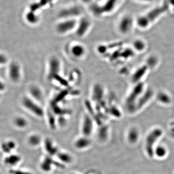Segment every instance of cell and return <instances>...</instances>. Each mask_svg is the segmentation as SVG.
I'll return each mask as SVG.
<instances>
[{"instance_id": "1", "label": "cell", "mask_w": 174, "mask_h": 174, "mask_svg": "<svg viewBox=\"0 0 174 174\" xmlns=\"http://www.w3.org/2000/svg\"><path fill=\"white\" fill-rule=\"evenodd\" d=\"M164 131L162 128L155 127L149 130L145 139L144 151L149 158H153L154 149L163 137Z\"/></svg>"}, {"instance_id": "2", "label": "cell", "mask_w": 174, "mask_h": 174, "mask_svg": "<svg viewBox=\"0 0 174 174\" xmlns=\"http://www.w3.org/2000/svg\"><path fill=\"white\" fill-rule=\"evenodd\" d=\"M22 104L28 110L37 117L43 116L44 111L40 104L33 99L30 96H25L23 98Z\"/></svg>"}, {"instance_id": "3", "label": "cell", "mask_w": 174, "mask_h": 174, "mask_svg": "<svg viewBox=\"0 0 174 174\" xmlns=\"http://www.w3.org/2000/svg\"><path fill=\"white\" fill-rule=\"evenodd\" d=\"M78 22L74 19H66L57 24L56 26V32L63 35L76 30Z\"/></svg>"}, {"instance_id": "4", "label": "cell", "mask_w": 174, "mask_h": 174, "mask_svg": "<svg viewBox=\"0 0 174 174\" xmlns=\"http://www.w3.org/2000/svg\"><path fill=\"white\" fill-rule=\"evenodd\" d=\"M141 138V132L139 128L132 126L130 128L126 134V140L130 146L137 144Z\"/></svg>"}, {"instance_id": "5", "label": "cell", "mask_w": 174, "mask_h": 174, "mask_svg": "<svg viewBox=\"0 0 174 174\" xmlns=\"http://www.w3.org/2000/svg\"><path fill=\"white\" fill-rule=\"evenodd\" d=\"M86 48L83 45L78 43L72 44L69 47V52L73 57L76 59H81L86 54Z\"/></svg>"}, {"instance_id": "6", "label": "cell", "mask_w": 174, "mask_h": 174, "mask_svg": "<svg viewBox=\"0 0 174 174\" xmlns=\"http://www.w3.org/2000/svg\"><path fill=\"white\" fill-rule=\"evenodd\" d=\"M61 62L57 58L53 57L50 59L48 62V77L50 78H53L59 73L61 70Z\"/></svg>"}, {"instance_id": "7", "label": "cell", "mask_w": 174, "mask_h": 174, "mask_svg": "<svg viewBox=\"0 0 174 174\" xmlns=\"http://www.w3.org/2000/svg\"><path fill=\"white\" fill-rule=\"evenodd\" d=\"M9 76L10 78L14 82L20 80L21 76V69L17 62H13L10 64L9 67Z\"/></svg>"}, {"instance_id": "8", "label": "cell", "mask_w": 174, "mask_h": 174, "mask_svg": "<svg viewBox=\"0 0 174 174\" xmlns=\"http://www.w3.org/2000/svg\"><path fill=\"white\" fill-rule=\"evenodd\" d=\"M90 27V22L87 19H82L78 23L76 29V35L79 37H83L88 33Z\"/></svg>"}, {"instance_id": "9", "label": "cell", "mask_w": 174, "mask_h": 174, "mask_svg": "<svg viewBox=\"0 0 174 174\" xmlns=\"http://www.w3.org/2000/svg\"><path fill=\"white\" fill-rule=\"evenodd\" d=\"M30 97L40 104L43 101V93L42 89L38 85H32L29 89Z\"/></svg>"}, {"instance_id": "10", "label": "cell", "mask_w": 174, "mask_h": 174, "mask_svg": "<svg viewBox=\"0 0 174 174\" xmlns=\"http://www.w3.org/2000/svg\"><path fill=\"white\" fill-rule=\"evenodd\" d=\"M168 154V149L165 145L159 144L154 149L153 155L154 157L159 160L166 158Z\"/></svg>"}, {"instance_id": "11", "label": "cell", "mask_w": 174, "mask_h": 174, "mask_svg": "<svg viewBox=\"0 0 174 174\" xmlns=\"http://www.w3.org/2000/svg\"><path fill=\"white\" fill-rule=\"evenodd\" d=\"M93 129V120L89 115H86L83 122L82 132L86 137L90 135Z\"/></svg>"}, {"instance_id": "12", "label": "cell", "mask_w": 174, "mask_h": 174, "mask_svg": "<svg viewBox=\"0 0 174 174\" xmlns=\"http://www.w3.org/2000/svg\"><path fill=\"white\" fill-rule=\"evenodd\" d=\"M20 161V157L17 155H11L5 158V163L9 165H14L17 164Z\"/></svg>"}, {"instance_id": "13", "label": "cell", "mask_w": 174, "mask_h": 174, "mask_svg": "<svg viewBox=\"0 0 174 174\" xmlns=\"http://www.w3.org/2000/svg\"><path fill=\"white\" fill-rule=\"evenodd\" d=\"M16 147V144L12 141L5 142L2 145V149L3 152L10 153Z\"/></svg>"}, {"instance_id": "14", "label": "cell", "mask_w": 174, "mask_h": 174, "mask_svg": "<svg viewBox=\"0 0 174 174\" xmlns=\"http://www.w3.org/2000/svg\"><path fill=\"white\" fill-rule=\"evenodd\" d=\"M90 144V140L86 137L78 139L76 142V146L78 149H83L88 146Z\"/></svg>"}, {"instance_id": "15", "label": "cell", "mask_w": 174, "mask_h": 174, "mask_svg": "<svg viewBox=\"0 0 174 174\" xmlns=\"http://www.w3.org/2000/svg\"><path fill=\"white\" fill-rule=\"evenodd\" d=\"M134 47L137 51H143L145 48V44L143 41L135 40L134 42Z\"/></svg>"}, {"instance_id": "16", "label": "cell", "mask_w": 174, "mask_h": 174, "mask_svg": "<svg viewBox=\"0 0 174 174\" xmlns=\"http://www.w3.org/2000/svg\"><path fill=\"white\" fill-rule=\"evenodd\" d=\"M45 148L47 151H48L50 154H53L56 152V148L53 147L52 142L49 140H47L45 142Z\"/></svg>"}, {"instance_id": "17", "label": "cell", "mask_w": 174, "mask_h": 174, "mask_svg": "<svg viewBox=\"0 0 174 174\" xmlns=\"http://www.w3.org/2000/svg\"><path fill=\"white\" fill-rule=\"evenodd\" d=\"M15 123L16 125L18 126L19 127L23 128L26 126L27 122L26 120L23 118L17 117L15 120Z\"/></svg>"}, {"instance_id": "18", "label": "cell", "mask_w": 174, "mask_h": 174, "mask_svg": "<svg viewBox=\"0 0 174 174\" xmlns=\"http://www.w3.org/2000/svg\"><path fill=\"white\" fill-rule=\"evenodd\" d=\"M26 19L31 24L35 23L38 21L37 17L35 15L34 16V14H33L31 11H30V12L27 15Z\"/></svg>"}, {"instance_id": "19", "label": "cell", "mask_w": 174, "mask_h": 174, "mask_svg": "<svg viewBox=\"0 0 174 174\" xmlns=\"http://www.w3.org/2000/svg\"><path fill=\"white\" fill-rule=\"evenodd\" d=\"M59 158L62 162H65L66 163H69L71 161V158L70 156L66 153H60L59 155Z\"/></svg>"}, {"instance_id": "20", "label": "cell", "mask_w": 174, "mask_h": 174, "mask_svg": "<svg viewBox=\"0 0 174 174\" xmlns=\"http://www.w3.org/2000/svg\"><path fill=\"white\" fill-rule=\"evenodd\" d=\"M39 142H40V139L37 136H35V135L32 136V137H31L29 139V143L33 146L34 145L35 146V145L38 144Z\"/></svg>"}, {"instance_id": "21", "label": "cell", "mask_w": 174, "mask_h": 174, "mask_svg": "<svg viewBox=\"0 0 174 174\" xmlns=\"http://www.w3.org/2000/svg\"><path fill=\"white\" fill-rule=\"evenodd\" d=\"M7 59L6 56L2 54H0V65L4 64L7 62Z\"/></svg>"}, {"instance_id": "22", "label": "cell", "mask_w": 174, "mask_h": 174, "mask_svg": "<svg viewBox=\"0 0 174 174\" xmlns=\"http://www.w3.org/2000/svg\"><path fill=\"white\" fill-rule=\"evenodd\" d=\"M10 172L11 174H31L29 173L20 171V170H11Z\"/></svg>"}, {"instance_id": "23", "label": "cell", "mask_w": 174, "mask_h": 174, "mask_svg": "<svg viewBox=\"0 0 174 174\" xmlns=\"http://www.w3.org/2000/svg\"><path fill=\"white\" fill-rule=\"evenodd\" d=\"M170 137L174 139V126H172L169 130Z\"/></svg>"}, {"instance_id": "24", "label": "cell", "mask_w": 174, "mask_h": 174, "mask_svg": "<svg viewBox=\"0 0 174 174\" xmlns=\"http://www.w3.org/2000/svg\"><path fill=\"white\" fill-rule=\"evenodd\" d=\"M5 89V84L2 81L0 80V91L3 90Z\"/></svg>"}, {"instance_id": "25", "label": "cell", "mask_w": 174, "mask_h": 174, "mask_svg": "<svg viewBox=\"0 0 174 174\" xmlns=\"http://www.w3.org/2000/svg\"></svg>"}]
</instances>
